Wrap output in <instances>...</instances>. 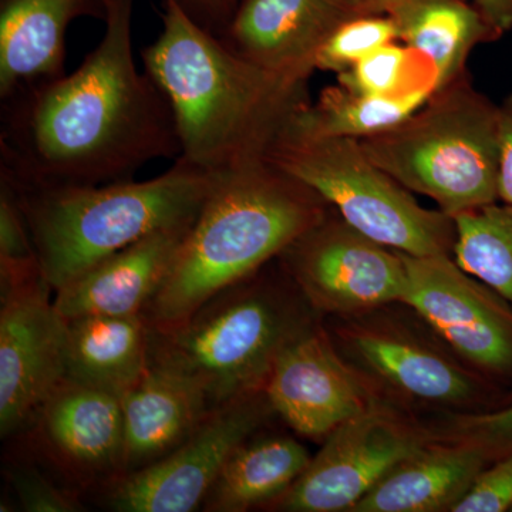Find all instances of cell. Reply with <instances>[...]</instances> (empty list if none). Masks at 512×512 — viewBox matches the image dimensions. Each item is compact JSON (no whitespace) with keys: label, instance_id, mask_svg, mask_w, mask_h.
<instances>
[{"label":"cell","instance_id":"cell-1","mask_svg":"<svg viewBox=\"0 0 512 512\" xmlns=\"http://www.w3.org/2000/svg\"><path fill=\"white\" fill-rule=\"evenodd\" d=\"M134 0H107L103 39L72 74L6 99L2 175L15 185L131 180L181 156L170 103L133 56Z\"/></svg>","mask_w":512,"mask_h":512},{"label":"cell","instance_id":"cell-2","mask_svg":"<svg viewBox=\"0 0 512 512\" xmlns=\"http://www.w3.org/2000/svg\"><path fill=\"white\" fill-rule=\"evenodd\" d=\"M161 6L163 30L141 56L173 110L180 157L211 173L264 157L308 103V83L239 56L181 0H161Z\"/></svg>","mask_w":512,"mask_h":512},{"label":"cell","instance_id":"cell-3","mask_svg":"<svg viewBox=\"0 0 512 512\" xmlns=\"http://www.w3.org/2000/svg\"><path fill=\"white\" fill-rule=\"evenodd\" d=\"M329 210L318 192L265 156L218 171L163 284L141 312L147 328H177L212 296L278 259Z\"/></svg>","mask_w":512,"mask_h":512},{"label":"cell","instance_id":"cell-4","mask_svg":"<svg viewBox=\"0 0 512 512\" xmlns=\"http://www.w3.org/2000/svg\"><path fill=\"white\" fill-rule=\"evenodd\" d=\"M217 173L178 157L146 181L100 185L8 183L28 224L42 274L59 291L94 265L160 229L195 220Z\"/></svg>","mask_w":512,"mask_h":512},{"label":"cell","instance_id":"cell-5","mask_svg":"<svg viewBox=\"0 0 512 512\" xmlns=\"http://www.w3.org/2000/svg\"><path fill=\"white\" fill-rule=\"evenodd\" d=\"M265 268L212 296L177 328L148 329V367L180 377L211 409L265 390L286 346L318 323L284 269L281 279Z\"/></svg>","mask_w":512,"mask_h":512},{"label":"cell","instance_id":"cell-6","mask_svg":"<svg viewBox=\"0 0 512 512\" xmlns=\"http://www.w3.org/2000/svg\"><path fill=\"white\" fill-rule=\"evenodd\" d=\"M359 143L390 177L451 217L498 201V104L467 72L396 127Z\"/></svg>","mask_w":512,"mask_h":512},{"label":"cell","instance_id":"cell-7","mask_svg":"<svg viewBox=\"0 0 512 512\" xmlns=\"http://www.w3.org/2000/svg\"><path fill=\"white\" fill-rule=\"evenodd\" d=\"M318 192L340 217L379 244L412 256L453 255L456 222L419 204L373 163L355 138H306L282 131L265 153Z\"/></svg>","mask_w":512,"mask_h":512},{"label":"cell","instance_id":"cell-8","mask_svg":"<svg viewBox=\"0 0 512 512\" xmlns=\"http://www.w3.org/2000/svg\"><path fill=\"white\" fill-rule=\"evenodd\" d=\"M278 256L279 265L318 313L350 316L402 302V252L379 244L332 212Z\"/></svg>","mask_w":512,"mask_h":512},{"label":"cell","instance_id":"cell-9","mask_svg":"<svg viewBox=\"0 0 512 512\" xmlns=\"http://www.w3.org/2000/svg\"><path fill=\"white\" fill-rule=\"evenodd\" d=\"M274 416L265 390L214 407L167 456L104 488V505L116 512L201 510L228 458Z\"/></svg>","mask_w":512,"mask_h":512},{"label":"cell","instance_id":"cell-10","mask_svg":"<svg viewBox=\"0 0 512 512\" xmlns=\"http://www.w3.org/2000/svg\"><path fill=\"white\" fill-rule=\"evenodd\" d=\"M430 440L429 429L375 403L333 430L302 476L269 507L350 512L397 464Z\"/></svg>","mask_w":512,"mask_h":512},{"label":"cell","instance_id":"cell-11","mask_svg":"<svg viewBox=\"0 0 512 512\" xmlns=\"http://www.w3.org/2000/svg\"><path fill=\"white\" fill-rule=\"evenodd\" d=\"M43 274L0 284V434L19 436L66 379L67 320Z\"/></svg>","mask_w":512,"mask_h":512},{"label":"cell","instance_id":"cell-12","mask_svg":"<svg viewBox=\"0 0 512 512\" xmlns=\"http://www.w3.org/2000/svg\"><path fill=\"white\" fill-rule=\"evenodd\" d=\"M404 255L410 306L458 356L487 375L512 379V306L453 255Z\"/></svg>","mask_w":512,"mask_h":512},{"label":"cell","instance_id":"cell-13","mask_svg":"<svg viewBox=\"0 0 512 512\" xmlns=\"http://www.w3.org/2000/svg\"><path fill=\"white\" fill-rule=\"evenodd\" d=\"M20 434L29 454L82 494L123 476V402L114 394L64 379Z\"/></svg>","mask_w":512,"mask_h":512},{"label":"cell","instance_id":"cell-14","mask_svg":"<svg viewBox=\"0 0 512 512\" xmlns=\"http://www.w3.org/2000/svg\"><path fill=\"white\" fill-rule=\"evenodd\" d=\"M276 416L299 436L325 440L375 404L367 383L336 352L318 323L293 339L265 386Z\"/></svg>","mask_w":512,"mask_h":512},{"label":"cell","instance_id":"cell-15","mask_svg":"<svg viewBox=\"0 0 512 512\" xmlns=\"http://www.w3.org/2000/svg\"><path fill=\"white\" fill-rule=\"evenodd\" d=\"M357 16L352 0H241L222 42L268 72L308 83L326 40Z\"/></svg>","mask_w":512,"mask_h":512},{"label":"cell","instance_id":"cell-16","mask_svg":"<svg viewBox=\"0 0 512 512\" xmlns=\"http://www.w3.org/2000/svg\"><path fill=\"white\" fill-rule=\"evenodd\" d=\"M192 222L153 232L94 265L55 292L57 311L64 319L141 315L163 284Z\"/></svg>","mask_w":512,"mask_h":512},{"label":"cell","instance_id":"cell-17","mask_svg":"<svg viewBox=\"0 0 512 512\" xmlns=\"http://www.w3.org/2000/svg\"><path fill=\"white\" fill-rule=\"evenodd\" d=\"M106 13L107 0H0V97L62 77L70 23Z\"/></svg>","mask_w":512,"mask_h":512},{"label":"cell","instance_id":"cell-18","mask_svg":"<svg viewBox=\"0 0 512 512\" xmlns=\"http://www.w3.org/2000/svg\"><path fill=\"white\" fill-rule=\"evenodd\" d=\"M346 345L363 366L397 392L424 402L460 404L477 399L480 384L453 360L403 330L353 325Z\"/></svg>","mask_w":512,"mask_h":512},{"label":"cell","instance_id":"cell-19","mask_svg":"<svg viewBox=\"0 0 512 512\" xmlns=\"http://www.w3.org/2000/svg\"><path fill=\"white\" fill-rule=\"evenodd\" d=\"M490 464L473 444L431 439L397 464L350 512L453 511Z\"/></svg>","mask_w":512,"mask_h":512},{"label":"cell","instance_id":"cell-20","mask_svg":"<svg viewBox=\"0 0 512 512\" xmlns=\"http://www.w3.org/2000/svg\"><path fill=\"white\" fill-rule=\"evenodd\" d=\"M121 402L124 414L121 477L167 456L211 410L204 396L190 384L153 367H148L146 376Z\"/></svg>","mask_w":512,"mask_h":512},{"label":"cell","instance_id":"cell-21","mask_svg":"<svg viewBox=\"0 0 512 512\" xmlns=\"http://www.w3.org/2000/svg\"><path fill=\"white\" fill-rule=\"evenodd\" d=\"M66 320V379L123 399L146 376L148 328L141 315Z\"/></svg>","mask_w":512,"mask_h":512},{"label":"cell","instance_id":"cell-22","mask_svg":"<svg viewBox=\"0 0 512 512\" xmlns=\"http://www.w3.org/2000/svg\"><path fill=\"white\" fill-rule=\"evenodd\" d=\"M309 463L311 456L298 440L285 434H266L262 429L228 458L201 510L245 512L271 505L302 476Z\"/></svg>","mask_w":512,"mask_h":512},{"label":"cell","instance_id":"cell-23","mask_svg":"<svg viewBox=\"0 0 512 512\" xmlns=\"http://www.w3.org/2000/svg\"><path fill=\"white\" fill-rule=\"evenodd\" d=\"M392 18L399 40L436 67L437 90L467 72L468 56L478 45L501 37L466 0H410Z\"/></svg>","mask_w":512,"mask_h":512},{"label":"cell","instance_id":"cell-24","mask_svg":"<svg viewBox=\"0 0 512 512\" xmlns=\"http://www.w3.org/2000/svg\"><path fill=\"white\" fill-rule=\"evenodd\" d=\"M434 92L433 87H423L394 96H365L338 84L323 90L315 103L302 104L282 131L306 138L362 140L396 127Z\"/></svg>","mask_w":512,"mask_h":512},{"label":"cell","instance_id":"cell-25","mask_svg":"<svg viewBox=\"0 0 512 512\" xmlns=\"http://www.w3.org/2000/svg\"><path fill=\"white\" fill-rule=\"evenodd\" d=\"M453 218L454 261L512 306V204L497 201Z\"/></svg>","mask_w":512,"mask_h":512},{"label":"cell","instance_id":"cell-26","mask_svg":"<svg viewBox=\"0 0 512 512\" xmlns=\"http://www.w3.org/2000/svg\"><path fill=\"white\" fill-rule=\"evenodd\" d=\"M338 84L365 96H394L423 87L437 90V73L426 56L396 40L339 73Z\"/></svg>","mask_w":512,"mask_h":512},{"label":"cell","instance_id":"cell-27","mask_svg":"<svg viewBox=\"0 0 512 512\" xmlns=\"http://www.w3.org/2000/svg\"><path fill=\"white\" fill-rule=\"evenodd\" d=\"M399 40L392 16H357L343 23L326 40L316 59V70L343 73L387 43Z\"/></svg>","mask_w":512,"mask_h":512},{"label":"cell","instance_id":"cell-28","mask_svg":"<svg viewBox=\"0 0 512 512\" xmlns=\"http://www.w3.org/2000/svg\"><path fill=\"white\" fill-rule=\"evenodd\" d=\"M5 476L26 512H80L86 510L82 493L60 480L32 454L16 458L6 467Z\"/></svg>","mask_w":512,"mask_h":512},{"label":"cell","instance_id":"cell-29","mask_svg":"<svg viewBox=\"0 0 512 512\" xmlns=\"http://www.w3.org/2000/svg\"><path fill=\"white\" fill-rule=\"evenodd\" d=\"M42 274L28 224L15 192L2 181L0 187V284L23 281Z\"/></svg>","mask_w":512,"mask_h":512},{"label":"cell","instance_id":"cell-30","mask_svg":"<svg viewBox=\"0 0 512 512\" xmlns=\"http://www.w3.org/2000/svg\"><path fill=\"white\" fill-rule=\"evenodd\" d=\"M429 433L431 439L473 444L494 463L512 453V402L493 412L458 414Z\"/></svg>","mask_w":512,"mask_h":512},{"label":"cell","instance_id":"cell-31","mask_svg":"<svg viewBox=\"0 0 512 512\" xmlns=\"http://www.w3.org/2000/svg\"><path fill=\"white\" fill-rule=\"evenodd\" d=\"M512 510V453L494 461L477 478L453 512H503Z\"/></svg>","mask_w":512,"mask_h":512},{"label":"cell","instance_id":"cell-32","mask_svg":"<svg viewBox=\"0 0 512 512\" xmlns=\"http://www.w3.org/2000/svg\"><path fill=\"white\" fill-rule=\"evenodd\" d=\"M498 140H500V175L498 201L512 204V94L498 104Z\"/></svg>","mask_w":512,"mask_h":512},{"label":"cell","instance_id":"cell-33","mask_svg":"<svg viewBox=\"0 0 512 512\" xmlns=\"http://www.w3.org/2000/svg\"><path fill=\"white\" fill-rule=\"evenodd\" d=\"M188 12L202 26L211 30V25L228 28L239 6V0H181Z\"/></svg>","mask_w":512,"mask_h":512},{"label":"cell","instance_id":"cell-34","mask_svg":"<svg viewBox=\"0 0 512 512\" xmlns=\"http://www.w3.org/2000/svg\"><path fill=\"white\" fill-rule=\"evenodd\" d=\"M474 6L501 36L512 30V0H474Z\"/></svg>","mask_w":512,"mask_h":512},{"label":"cell","instance_id":"cell-35","mask_svg":"<svg viewBox=\"0 0 512 512\" xmlns=\"http://www.w3.org/2000/svg\"><path fill=\"white\" fill-rule=\"evenodd\" d=\"M410 0H352L357 12L362 16H393Z\"/></svg>","mask_w":512,"mask_h":512},{"label":"cell","instance_id":"cell-36","mask_svg":"<svg viewBox=\"0 0 512 512\" xmlns=\"http://www.w3.org/2000/svg\"><path fill=\"white\" fill-rule=\"evenodd\" d=\"M512 402V393L510 394V396H508V400H507V403H511ZM505 403V404H507Z\"/></svg>","mask_w":512,"mask_h":512}]
</instances>
